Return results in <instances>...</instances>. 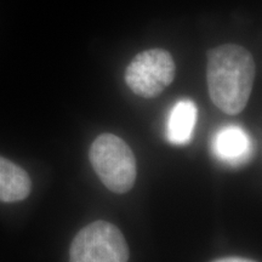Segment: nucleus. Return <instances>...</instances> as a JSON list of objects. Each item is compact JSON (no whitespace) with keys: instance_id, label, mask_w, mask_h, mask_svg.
Segmentation results:
<instances>
[{"instance_id":"1","label":"nucleus","mask_w":262,"mask_h":262,"mask_svg":"<svg viewBox=\"0 0 262 262\" xmlns=\"http://www.w3.org/2000/svg\"><path fill=\"white\" fill-rule=\"evenodd\" d=\"M256 66L241 45L225 44L208 51L206 81L211 101L229 116L241 113L253 90Z\"/></svg>"},{"instance_id":"2","label":"nucleus","mask_w":262,"mask_h":262,"mask_svg":"<svg viewBox=\"0 0 262 262\" xmlns=\"http://www.w3.org/2000/svg\"><path fill=\"white\" fill-rule=\"evenodd\" d=\"M90 163L98 179L118 194L129 192L136 181L137 166L133 150L125 141L113 134H102L89 150Z\"/></svg>"},{"instance_id":"3","label":"nucleus","mask_w":262,"mask_h":262,"mask_svg":"<svg viewBox=\"0 0 262 262\" xmlns=\"http://www.w3.org/2000/svg\"><path fill=\"white\" fill-rule=\"evenodd\" d=\"M129 247L120 229L107 221H95L75 235L70 262H127Z\"/></svg>"},{"instance_id":"4","label":"nucleus","mask_w":262,"mask_h":262,"mask_svg":"<svg viewBox=\"0 0 262 262\" xmlns=\"http://www.w3.org/2000/svg\"><path fill=\"white\" fill-rule=\"evenodd\" d=\"M176 66L170 52L150 49L137 54L125 71V83L137 96L155 98L172 83Z\"/></svg>"},{"instance_id":"5","label":"nucleus","mask_w":262,"mask_h":262,"mask_svg":"<svg viewBox=\"0 0 262 262\" xmlns=\"http://www.w3.org/2000/svg\"><path fill=\"white\" fill-rule=\"evenodd\" d=\"M250 150V139L242 127L226 126L215 136V155L229 164L238 165L245 162Z\"/></svg>"},{"instance_id":"6","label":"nucleus","mask_w":262,"mask_h":262,"mask_svg":"<svg viewBox=\"0 0 262 262\" xmlns=\"http://www.w3.org/2000/svg\"><path fill=\"white\" fill-rule=\"evenodd\" d=\"M32 191L29 175L21 166L0 157V202L24 201Z\"/></svg>"},{"instance_id":"7","label":"nucleus","mask_w":262,"mask_h":262,"mask_svg":"<svg viewBox=\"0 0 262 262\" xmlns=\"http://www.w3.org/2000/svg\"><path fill=\"white\" fill-rule=\"evenodd\" d=\"M198 110L195 103L191 100H181L172 107L168 120L169 142L172 145H186L191 141L193 130H194Z\"/></svg>"},{"instance_id":"8","label":"nucleus","mask_w":262,"mask_h":262,"mask_svg":"<svg viewBox=\"0 0 262 262\" xmlns=\"http://www.w3.org/2000/svg\"><path fill=\"white\" fill-rule=\"evenodd\" d=\"M212 262H255L253 260H248V258L243 257H225V258H219Z\"/></svg>"}]
</instances>
